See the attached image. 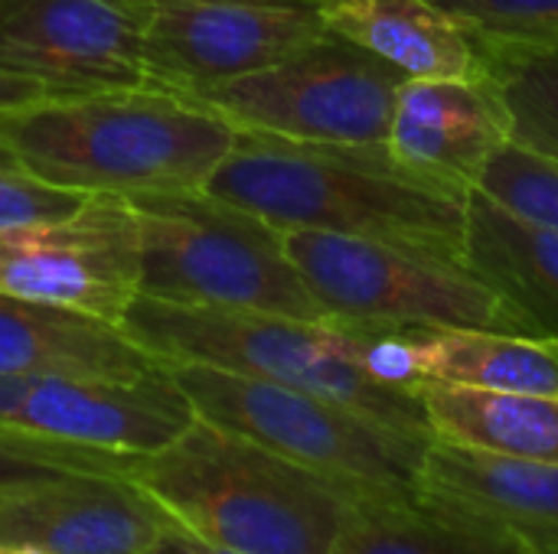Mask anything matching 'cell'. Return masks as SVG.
Instances as JSON below:
<instances>
[{"instance_id":"obj_1","label":"cell","mask_w":558,"mask_h":554,"mask_svg":"<svg viewBox=\"0 0 558 554\" xmlns=\"http://www.w3.org/2000/svg\"><path fill=\"white\" fill-rule=\"evenodd\" d=\"M239 134L163 85L59 91L0 111V147L82 196H199Z\"/></svg>"},{"instance_id":"obj_2","label":"cell","mask_w":558,"mask_h":554,"mask_svg":"<svg viewBox=\"0 0 558 554\" xmlns=\"http://www.w3.org/2000/svg\"><path fill=\"white\" fill-rule=\"evenodd\" d=\"M206 196L275 229L360 235L464 261L471 189L412 173L379 144H288L239 134Z\"/></svg>"},{"instance_id":"obj_3","label":"cell","mask_w":558,"mask_h":554,"mask_svg":"<svg viewBox=\"0 0 558 554\" xmlns=\"http://www.w3.org/2000/svg\"><path fill=\"white\" fill-rule=\"evenodd\" d=\"M180 532L248 554H330L350 500L258 444L193 421L121 473Z\"/></svg>"},{"instance_id":"obj_4","label":"cell","mask_w":558,"mask_h":554,"mask_svg":"<svg viewBox=\"0 0 558 554\" xmlns=\"http://www.w3.org/2000/svg\"><path fill=\"white\" fill-rule=\"evenodd\" d=\"M167 376L199 421L317 473L350 503L409 500L418 487L422 438L245 372L167 362Z\"/></svg>"},{"instance_id":"obj_5","label":"cell","mask_w":558,"mask_h":554,"mask_svg":"<svg viewBox=\"0 0 558 554\" xmlns=\"http://www.w3.org/2000/svg\"><path fill=\"white\" fill-rule=\"evenodd\" d=\"M124 333L150 349L163 366L199 362L271 379L402 434L432 441L418 392L373 379L350 356L333 323L186 307L141 294L124 320Z\"/></svg>"},{"instance_id":"obj_6","label":"cell","mask_w":558,"mask_h":554,"mask_svg":"<svg viewBox=\"0 0 558 554\" xmlns=\"http://www.w3.org/2000/svg\"><path fill=\"white\" fill-rule=\"evenodd\" d=\"M131 202L141 222L144 297L327 323L281 229L206 193Z\"/></svg>"},{"instance_id":"obj_7","label":"cell","mask_w":558,"mask_h":554,"mask_svg":"<svg viewBox=\"0 0 558 554\" xmlns=\"http://www.w3.org/2000/svg\"><path fill=\"white\" fill-rule=\"evenodd\" d=\"M281 238L327 323L539 336L536 327L464 261L314 229H281Z\"/></svg>"},{"instance_id":"obj_8","label":"cell","mask_w":558,"mask_h":554,"mask_svg":"<svg viewBox=\"0 0 558 554\" xmlns=\"http://www.w3.org/2000/svg\"><path fill=\"white\" fill-rule=\"evenodd\" d=\"M405 78L386 59L327 33L281 62L183 95L216 111L235 134L288 144H379Z\"/></svg>"},{"instance_id":"obj_9","label":"cell","mask_w":558,"mask_h":554,"mask_svg":"<svg viewBox=\"0 0 558 554\" xmlns=\"http://www.w3.org/2000/svg\"><path fill=\"white\" fill-rule=\"evenodd\" d=\"M0 291L124 330L144 291L134 202L98 193L62 219L0 232Z\"/></svg>"},{"instance_id":"obj_10","label":"cell","mask_w":558,"mask_h":554,"mask_svg":"<svg viewBox=\"0 0 558 554\" xmlns=\"http://www.w3.org/2000/svg\"><path fill=\"white\" fill-rule=\"evenodd\" d=\"M157 85L193 91L281 62L327 36L307 0H131Z\"/></svg>"},{"instance_id":"obj_11","label":"cell","mask_w":558,"mask_h":554,"mask_svg":"<svg viewBox=\"0 0 558 554\" xmlns=\"http://www.w3.org/2000/svg\"><path fill=\"white\" fill-rule=\"evenodd\" d=\"M196 421L163 372L141 382L0 376V431L108 454H154Z\"/></svg>"},{"instance_id":"obj_12","label":"cell","mask_w":558,"mask_h":554,"mask_svg":"<svg viewBox=\"0 0 558 554\" xmlns=\"http://www.w3.org/2000/svg\"><path fill=\"white\" fill-rule=\"evenodd\" d=\"M0 69L52 91L157 85L131 0H0Z\"/></svg>"},{"instance_id":"obj_13","label":"cell","mask_w":558,"mask_h":554,"mask_svg":"<svg viewBox=\"0 0 558 554\" xmlns=\"http://www.w3.org/2000/svg\"><path fill=\"white\" fill-rule=\"evenodd\" d=\"M173 529L124 477H72L0 496V545L49 554H154Z\"/></svg>"},{"instance_id":"obj_14","label":"cell","mask_w":558,"mask_h":554,"mask_svg":"<svg viewBox=\"0 0 558 554\" xmlns=\"http://www.w3.org/2000/svg\"><path fill=\"white\" fill-rule=\"evenodd\" d=\"M418 493L461 513L494 539L558 554V467L428 441Z\"/></svg>"},{"instance_id":"obj_15","label":"cell","mask_w":558,"mask_h":554,"mask_svg":"<svg viewBox=\"0 0 558 554\" xmlns=\"http://www.w3.org/2000/svg\"><path fill=\"white\" fill-rule=\"evenodd\" d=\"M510 140L487 78H405L396 91L386 147L412 173L474 189L487 160Z\"/></svg>"},{"instance_id":"obj_16","label":"cell","mask_w":558,"mask_h":554,"mask_svg":"<svg viewBox=\"0 0 558 554\" xmlns=\"http://www.w3.org/2000/svg\"><path fill=\"white\" fill-rule=\"evenodd\" d=\"M163 369L121 327L0 291V376L141 382Z\"/></svg>"},{"instance_id":"obj_17","label":"cell","mask_w":558,"mask_h":554,"mask_svg":"<svg viewBox=\"0 0 558 554\" xmlns=\"http://www.w3.org/2000/svg\"><path fill=\"white\" fill-rule=\"evenodd\" d=\"M327 33L386 59L409 78L477 75L474 33L428 0H314Z\"/></svg>"},{"instance_id":"obj_18","label":"cell","mask_w":558,"mask_h":554,"mask_svg":"<svg viewBox=\"0 0 558 554\" xmlns=\"http://www.w3.org/2000/svg\"><path fill=\"white\" fill-rule=\"evenodd\" d=\"M464 264L513 304L539 336H558V229L539 225L494 202L468 196Z\"/></svg>"},{"instance_id":"obj_19","label":"cell","mask_w":558,"mask_h":554,"mask_svg":"<svg viewBox=\"0 0 558 554\" xmlns=\"http://www.w3.org/2000/svg\"><path fill=\"white\" fill-rule=\"evenodd\" d=\"M415 392L432 441L558 467V395L487 392L448 382H418Z\"/></svg>"},{"instance_id":"obj_20","label":"cell","mask_w":558,"mask_h":554,"mask_svg":"<svg viewBox=\"0 0 558 554\" xmlns=\"http://www.w3.org/2000/svg\"><path fill=\"white\" fill-rule=\"evenodd\" d=\"M409 366L418 382H448L487 392L558 395V343L487 330H409Z\"/></svg>"},{"instance_id":"obj_21","label":"cell","mask_w":558,"mask_h":554,"mask_svg":"<svg viewBox=\"0 0 558 554\" xmlns=\"http://www.w3.org/2000/svg\"><path fill=\"white\" fill-rule=\"evenodd\" d=\"M477 72L494 88L510 140L558 160V36L474 33Z\"/></svg>"},{"instance_id":"obj_22","label":"cell","mask_w":558,"mask_h":554,"mask_svg":"<svg viewBox=\"0 0 558 554\" xmlns=\"http://www.w3.org/2000/svg\"><path fill=\"white\" fill-rule=\"evenodd\" d=\"M500 549L507 542L415 487L409 500L350 503L330 554H497Z\"/></svg>"},{"instance_id":"obj_23","label":"cell","mask_w":558,"mask_h":554,"mask_svg":"<svg viewBox=\"0 0 558 554\" xmlns=\"http://www.w3.org/2000/svg\"><path fill=\"white\" fill-rule=\"evenodd\" d=\"M128 454L72 447L0 431V496L39 490L72 477H121Z\"/></svg>"},{"instance_id":"obj_24","label":"cell","mask_w":558,"mask_h":554,"mask_svg":"<svg viewBox=\"0 0 558 554\" xmlns=\"http://www.w3.org/2000/svg\"><path fill=\"white\" fill-rule=\"evenodd\" d=\"M474 189L523 219L558 229V160L553 157L507 140L494 150Z\"/></svg>"},{"instance_id":"obj_25","label":"cell","mask_w":558,"mask_h":554,"mask_svg":"<svg viewBox=\"0 0 558 554\" xmlns=\"http://www.w3.org/2000/svg\"><path fill=\"white\" fill-rule=\"evenodd\" d=\"M88 196L56 186L23 167L13 153L0 147V232L62 219L78 209Z\"/></svg>"},{"instance_id":"obj_26","label":"cell","mask_w":558,"mask_h":554,"mask_svg":"<svg viewBox=\"0 0 558 554\" xmlns=\"http://www.w3.org/2000/svg\"><path fill=\"white\" fill-rule=\"evenodd\" d=\"M471 33L558 36V0H428Z\"/></svg>"},{"instance_id":"obj_27","label":"cell","mask_w":558,"mask_h":554,"mask_svg":"<svg viewBox=\"0 0 558 554\" xmlns=\"http://www.w3.org/2000/svg\"><path fill=\"white\" fill-rule=\"evenodd\" d=\"M46 95H59L39 82H29V78H20V75H10L0 69V111H10L16 104H29V101H39Z\"/></svg>"},{"instance_id":"obj_28","label":"cell","mask_w":558,"mask_h":554,"mask_svg":"<svg viewBox=\"0 0 558 554\" xmlns=\"http://www.w3.org/2000/svg\"><path fill=\"white\" fill-rule=\"evenodd\" d=\"M154 554H248V552H232V549H222V545H209V542H199L180 529H173Z\"/></svg>"},{"instance_id":"obj_29","label":"cell","mask_w":558,"mask_h":554,"mask_svg":"<svg viewBox=\"0 0 558 554\" xmlns=\"http://www.w3.org/2000/svg\"><path fill=\"white\" fill-rule=\"evenodd\" d=\"M0 554H49V552L33 549V545H0Z\"/></svg>"},{"instance_id":"obj_30","label":"cell","mask_w":558,"mask_h":554,"mask_svg":"<svg viewBox=\"0 0 558 554\" xmlns=\"http://www.w3.org/2000/svg\"><path fill=\"white\" fill-rule=\"evenodd\" d=\"M497 554H530V552H520V549H510V545H507V549H500Z\"/></svg>"},{"instance_id":"obj_31","label":"cell","mask_w":558,"mask_h":554,"mask_svg":"<svg viewBox=\"0 0 558 554\" xmlns=\"http://www.w3.org/2000/svg\"><path fill=\"white\" fill-rule=\"evenodd\" d=\"M307 3H314V0H307Z\"/></svg>"},{"instance_id":"obj_32","label":"cell","mask_w":558,"mask_h":554,"mask_svg":"<svg viewBox=\"0 0 558 554\" xmlns=\"http://www.w3.org/2000/svg\"><path fill=\"white\" fill-rule=\"evenodd\" d=\"M556 343H558V336H556Z\"/></svg>"}]
</instances>
